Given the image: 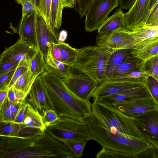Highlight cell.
<instances>
[{
	"label": "cell",
	"mask_w": 158,
	"mask_h": 158,
	"mask_svg": "<svg viewBox=\"0 0 158 158\" xmlns=\"http://www.w3.org/2000/svg\"><path fill=\"white\" fill-rule=\"evenodd\" d=\"M40 76L48 89L53 110L59 117L64 116L83 121L84 117L91 114L90 101L77 97L61 78L46 71Z\"/></svg>",
	"instance_id": "cell-1"
},
{
	"label": "cell",
	"mask_w": 158,
	"mask_h": 158,
	"mask_svg": "<svg viewBox=\"0 0 158 158\" xmlns=\"http://www.w3.org/2000/svg\"><path fill=\"white\" fill-rule=\"evenodd\" d=\"M91 109L92 114L99 123L111 133L147 140L158 145V141L143 133L132 118L126 115L113 106L94 100Z\"/></svg>",
	"instance_id": "cell-2"
},
{
	"label": "cell",
	"mask_w": 158,
	"mask_h": 158,
	"mask_svg": "<svg viewBox=\"0 0 158 158\" xmlns=\"http://www.w3.org/2000/svg\"><path fill=\"white\" fill-rule=\"evenodd\" d=\"M87 124L94 140L102 147V148L114 150L137 156L150 148L158 147L154 143L147 140L130 138L111 133L101 126L92 113L83 119Z\"/></svg>",
	"instance_id": "cell-3"
},
{
	"label": "cell",
	"mask_w": 158,
	"mask_h": 158,
	"mask_svg": "<svg viewBox=\"0 0 158 158\" xmlns=\"http://www.w3.org/2000/svg\"><path fill=\"white\" fill-rule=\"evenodd\" d=\"M118 50L97 46L83 47L79 49L76 62L72 69L86 75L98 85L106 78L109 58Z\"/></svg>",
	"instance_id": "cell-4"
},
{
	"label": "cell",
	"mask_w": 158,
	"mask_h": 158,
	"mask_svg": "<svg viewBox=\"0 0 158 158\" xmlns=\"http://www.w3.org/2000/svg\"><path fill=\"white\" fill-rule=\"evenodd\" d=\"M45 130L54 139L62 142L72 140H94L84 121L60 116L56 122L46 127Z\"/></svg>",
	"instance_id": "cell-5"
},
{
	"label": "cell",
	"mask_w": 158,
	"mask_h": 158,
	"mask_svg": "<svg viewBox=\"0 0 158 158\" xmlns=\"http://www.w3.org/2000/svg\"><path fill=\"white\" fill-rule=\"evenodd\" d=\"M152 42L142 41L133 35L131 31L123 28L118 29L107 35H98L96 38L97 46L115 49H134L138 50Z\"/></svg>",
	"instance_id": "cell-6"
},
{
	"label": "cell",
	"mask_w": 158,
	"mask_h": 158,
	"mask_svg": "<svg viewBox=\"0 0 158 158\" xmlns=\"http://www.w3.org/2000/svg\"><path fill=\"white\" fill-rule=\"evenodd\" d=\"M118 6V0H92L85 15L86 31L98 30L110 13Z\"/></svg>",
	"instance_id": "cell-7"
},
{
	"label": "cell",
	"mask_w": 158,
	"mask_h": 158,
	"mask_svg": "<svg viewBox=\"0 0 158 158\" xmlns=\"http://www.w3.org/2000/svg\"><path fill=\"white\" fill-rule=\"evenodd\" d=\"M79 73L72 72L68 77L61 79L67 88L77 97L83 100L89 101L98 85L86 75Z\"/></svg>",
	"instance_id": "cell-8"
},
{
	"label": "cell",
	"mask_w": 158,
	"mask_h": 158,
	"mask_svg": "<svg viewBox=\"0 0 158 158\" xmlns=\"http://www.w3.org/2000/svg\"><path fill=\"white\" fill-rule=\"evenodd\" d=\"M38 50L27 41L19 38L13 45L5 47L0 55V63L8 61L30 63Z\"/></svg>",
	"instance_id": "cell-9"
},
{
	"label": "cell",
	"mask_w": 158,
	"mask_h": 158,
	"mask_svg": "<svg viewBox=\"0 0 158 158\" xmlns=\"http://www.w3.org/2000/svg\"><path fill=\"white\" fill-rule=\"evenodd\" d=\"M112 105L131 118L149 112L158 111V103L152 96L120 102Z\"/></svg>",
	"instance_id": "cell-10"
},
{
	"label": "cell",
	"mask_w": 158,
	"mask_h": 158,
	"mask_svg": "<svg viewBox=\"0 0 158 158\" xmlns=\"http://www.w3.org/2000/svg\"><path fill=\"white\" fill-rule=\"evenodd\" d=\"M35 19L38 49L42 53L45 58L52 45L57 44L60 42L58 39V34L52 30L43 17L36 10Z\"/></svg>",
	"instance_id": "cell-11"
},
{
	"label": "cell",
	"mask_w": 158,
	"mask_h": 158,
	"mask_svg": "<svg viewBox=\"0 0 158 158\" xmlns=\"http://www.w3.org/2000/svg\"><path fill=\"white\" fill-rule=\"evenodd\" d=\"M28 95L27 102L40 114L47 110H53L48 89L40 75L35 79Z\"/></svg>",
	"instance_id": "cell-12"
},
{
	"label": "cell",
	"mask_w": 158,
	"mask_h": 158,
	"mask_svg": "<svg viewBox=\"0 0 158 158\" xmlns=\"http://www.w3.org/2000/svg\"><path fill=\"white\" fill-rule=\"evenodd\" d=\"M150 6V0H136L128 11L124 13V28L130 31L137 25L144 24Z\"/></svg>",
	"instance_id": "cell-13"
},
{
	"label": "cell",
	"mask_w": 158,
	"mask_h": 158,
	"mask_svg": "<svg viewBox=\"0 0 158 158\" xmlns=\"http://www.w3.org/2000/svg\"><path fill=\"white\" fill-rule=\"evenodd\" d=\"M145 85L128 81H113L106 78L98 85L91 95L94 100L114 95L132 88Z\"/></svg>",
	"instance_id": "cell-14"
},
{
	"label": "cell",
	"mask_w": 158,
	"mask_h": 158,
	"mask_svg": "<svg viewBox=\"0 0 158 158\" xmlns=\"http://www.w3.org/2000/svg\"><path fill=\"white\" fill-rule=\"evenodd\" d=\"M150 96H152L147 85H144L94 100L105 105H112L120 102Z\"/></svg>",
	"instance_id": "cell-15"
},
{
	"label": "cell",
	"mask_w": 158,
	"mask_h": 158,
	"mask_svg": "<svg viewBox=\"0 0 158 158\" xmlns=\"http://www.w3.org/2000/svg\"><path fill=\"white\" fill-rule=\"evenodd\" d=\"M132 118L143 133L158 141V111L149 112Z\"/></svg>",
	"instance_id": "cell-16"
},
{
	"label": "cell",
	"mask_w": 158,
	"mask_h": 158,
	"mask_svg": "<svg viewBox=\"0 0 158 158\" xmlns=\"http://www.w3.org/2000/svg\"><path fill=\"white\" fill-rule=\"evenodd\" d=\"M36 10L26 16L21 17L18 30L19 38L38 50L35 28Z\"/></svg>",
	"instance_id": "cell-17"
},
{
	"label": "cell",
	"mask_w": 158,
	"mask_h": 158,
	"mask_svg": "<svg viewBox=\"0 0 158 158\" xmlns=\"http://www.w3.org/2000/svg\"><path fill=\"white\" fill-rule=\"evenodd\" d=\"M44 59L46 71L62 79L68 77L72 72V67L54 58L51 53V47L48 50Z\"/></svg>",
	"instance_id": "cell-18"
},
{
	"label": "cell",
	"mask_w": 158,
	"mask_h": 158,
	"mask_svg": "<svg viewBox=\"0 0 158 158\" xmlns=\"http://www.w3.org/2000/svg\"><path fill=\"white\" fill-rule=\"evenodd\" d=\"M136 50L134 49H123L113 53L108 61L106 78L110 79L115 69L126 59L135 55Z\"/></svg>",
	"instance_id": "cell-19"
},
{
	"label": "cell",
	"mask_w": 158,
	"mask_h": 158,
	"mask_svg": "<svg viewBox=\"0 0 158 158\" xmlns=\"http://www.w3.org/2000/svg\"><path fill=\"white\" fill-rule=\"evenodd\" d=\"M34 133L32 128H25L22 123L0 121V137H16L20 133L23 136H29Z\"/></svg>",
	"instance_id": "cell-20"
},
{
	"label": "cell",
	"mask_w": 158,
	"mask_h": 158,
	"mask_svg": "<svg viewBox=\"0 0 158 158\" xmlns=\"http://www.w3.org/2000/svg\"><path fill=\"white\" fill-rule=\"evenodd\" d=\"M124 13L120 7L117 11L108 17L98 30V35L109 34L118 29L124 28Z\"/></svg>",
	"instance_id": "cell-21"
},
{
	"label": "cell",
	"mask_w": 158,
	"mask_h": 158,
	"mask_svg": "<svg viewBox=\"0 0 158 158\" xmlns=\"http://www.w3.org/2000/svg\"><path fill=\"white\" fill-rule=\"evenodd\" d=\"M22 124L25 128L38 129L42 131L46 128L43 122L42 115L28 102Z\"/></svg>",
	"instance_id": "cell-22"
},
{
	"label": "cell",
	"mask_w": 158,
	"mask_h": 158,
	"mask_svg": "<svg viewBox=\"0 0 158 158\" xmlns=\"http://www.w3.org/2000/svg\"><path fill=\"white\" fill-rule=\"evenodd\" d=\"M130 31L142 41H153L158 39V26L140 24L134 26Z\"/></svg>",
	"instance_id": "cell-23"
},
{
	"label": "cell",
	"mask_w": 158,
	"mask_h": 158,
	"mask_svg": "<svg viewBox=\"0 0 158 158\" xmlns=\"http://www.w3.org/2000/svg\"><path fill=\"white\" fill-rule=\"evenodd\" d=\"M145 61L135 56L130 57L121 63L114 71L110 79L126 75L137 68L143 65Z\"/></svg>",
	"instance_id": "cell-24"
},
{
	"label": "cell",
	"mask_w": 158,
	"mask_h": 158,
	"mask_svg": "<svg viewBox=\"0 0 158 158\" xmlns=\"http://www.w3.org/2000/svg\"><path fill=\"white\" fill-rule=\"evenodd\" d=\"M63 0H51L49 27L58 34L62 23Z\"/></svg>",
	"instance_id": "cell-25"
},
{
	"label": "cell",
	"mask_w": 158,
	"mask_h": 158,
	"mask_svg": "<svg viewBox=\"0 0 158 158\" xmlns=\"http://www.w3.org/2000/svg\"><path fill=\"white\" fill-rule=\"evenodd\" d=\"M145 64L126 75L110 79L113 81H128L146 85V80L148 75L145 70Z\"/></svg>",
	"instance_id": "cell-26"
},
{
	"label": "cell",
	"mask_w": 158,
	"mask_h": 158,
	"mask_svg": "<svg viewBox=\"0 0 158 158\" xmlns=\"http://www.w3.org/2000/svg\"><path fill=\"white\" fill-rule=\"evenodd\" d=\"M57 44L60 52V61L72 67L76 62L79 49L73 48L69 44L64 42H59Z\"/></svg>",
	"instance_id": "cell-27"
},
{
	"label": "cell",
	"mask_w": 158,
	"mask_h": 158,
	"mask_svg": "<svg viewBox=\"0 0 158 158\" xmlns=\"http://www.w3.org/2000/svg\"><path fill=\"white\" fill-rule=\"evenodd\" d=\"M36 77L28 69L18 79L12 87L21 90L28 95Z\"/></svg>",
	"instance_id": "cell-28"
},
{
	"label": "cell",
	"mask_w": 158,
	"mask_h": 158,
	"mask_svg": "<svg viewBox=\"0 0 158 158\" xmlns=\"http://www.w3.org/2000/svg\"><path fill=\"white\" fill-rule=\"evenodd\" d=\"M29 69L37 77L46 71L44 58L42 53L39 50L31 60Z\"/></svg>",
	"instance_id": "cell-29"
},
{
	"label": "cell",
	"mask_w": 158,
	"mask_h": 158,
	"mask_svg": "<svg viewBox=\"0 0 158 158\" xmlns=\"http://www.w3.org/2000/svg\"><path fill=\"white\" fill-rule=\"evenodd\" d=\"M158 55V40L145 45L136 50L135 56L146 61L152 57Z\"/></svg>",
	"instance_id": "cell-30"
},
{
	"label": "cell",
	"mask_w": 158,
	"mask_h": 158,
	"mask_svg": "<svg viewBox=\"0 0 158 158\" xmlns=\"http://www.w3.org/2000/svg\"><path fill=\"white\" fill-rule=\"evenodd\" d=\"M87 142L84 140H72L64 141L62 142L71 150L75 157H80L82 156Z\"/></svg>",
	"instance_id": "cell-31"
},
{
	"label": "cell",
	"mask_w": 158,
	"mask_h": 158,
	"mask_svg": "<svg viewBox=\"0 0 158 158\" xmlns=\"http://www.w3.org/2000/svg\"><path fill=\"white\" fill-rule=\"evenodd\" d=\"M97 158H137L132 154L102 148L97 154Z\"/></svg>",
	"instance_id": "cell-32"
},
{
	"label": "cell",
	"mask_w": 158,
	"mask_h": 158,
	"mask_svg": "<svg viewBox=\"0 0 158 158\" xmlns=\"http://www.w3.org/2000/svg\"><path fill=\"white\" fill-rule=\"evenodd\" d=\"M145 69L148 76H151L158 80V55L145 61Z\"/></svg>",
	"instance_id": "cell-33"
},
{
	"label": "cell",
	"mask_w": 158,
	"mask_h": 158,
	"mask_svg": "<svg viewBox=\"0 0 158 158\" xmlns=\"http://www.w3.org/2000/svg\"><path fill=\"white\" fill-rule=\"evenodd\" d=\"M27 96L21 90L13 87L8 89L7 98L9 101L15 103H21Z\"/></svg>",
	"instance_id": "cell-34"
},
{
	"label": "cell",
	"mask_w": 158,
	"mask_h": 158,
	"mask_svg": "<svg viewBox=\"0 0 158 158\" xmlns=\"http://www.w3.org/2000/svg\"><path fill=\"white\" fill-rule=\"evenodd\" d=\"M146 85L152 97L158 103V80L149 75L147 79Z\"/></svg>",
	"instance_id": "cell-35"
},
{
	"label": "cell",
	"mask_w": 158,
	"mask_h": 158,
	"mask_svg": "<svg viewBox=\"0 0 158 158\" xmlns=\"http://www.w3.org/2000/svg\"><path fill=\"white\" fill-rule=\"evenodd\" d=\"M29 63L24 61H20L16 69L8 89L13 86L18 79L29 69Z\"/></svg>",
	"instance_id": "cell-36"
},
{
	"label": "cell",
	"mask_w": 158,
	"mask_h": 158,
	"mask_svg": "<svg viewBox=\"0 0 158 158\" xmlns=\"http://www.w3.org/2000/svg\"><path fill=\"white\" fill-rule=\"evenodd\" d=\"M43 122L46 127L57 121L59 118L53 110H48L43 112Z\"/></svg>",
	"instance_id": "cell-37"
},
{
	"label": "cell",
	"mask_w": 158,
	"mask_h": 158,
	"mask_svg": "<svg viewBox=\"0 0 158 158\" xmlns=\"http://www.w3.org/2000/svg\"><path fill=\"white\" fill-rule=\"evenodd\" d=\"M0 121L12 122L9 101L7 97L0 110Z\"/></svg>",
	"instance_id": "cell-38"
},
{
	"label": "cell",
	"mask_w": 158,
	"mask_h": 158,
	"mask_svg": "<svg viewBox=\"0 0 158 158\" xmlns=\"http://www.w3.org/2000/svg\"><path fill=\"white\" fill-rule=\"evenodd\" d=\"M158 3L149 13L144 24L149 26H158Z\"/></svg>",
	"instance_id": "cell-39"
},
{
	"label": "cell",
	"mask_w": 158,
	"mask_h": 158,
	"mask_svg": "<svg viewBox=\"0 0 158 158\" xmlns=\"http://www.w3.org/2000/svg\"><path fill=\"white\" fill-rule=\"evenodd\" d=\"M51 0H41V15L49 26Z\"/></svg>",
	"instance_id": "cell-40"
},
{
	"label": "cell",
	"mask_w": 158,
	"mask_h": 158,
	"mask_svg": "<svg viewBox=\"0 0 158 158\" xmlns=\"http://www.w3.org/2000/svg\"><path fill=\"white\" fill-rule=\"evenodd\" d=\"M16 69L12 70L0 77V90L8 89Z\"/></svg>",
	"instance_id": "cell-41"
},
{
	"label": "cell",
	"mask_w": 158,
	"mask_h": 158,
	"mask_svg": "<svg viewBox=\"0 0 158 158\" xmlns=\"http://www.w3.org/2000/svg\"><path fill=\"white\" fill-rule=\"evenodd\" d=\"M92 0H77L76 9L80 17L84 16Z\"/></svg>",
	"instance_id": "cell-42"
},
{
	"label": "cell",
	"mask_w": 158,
	"mask_h": 158,
	"mask_svg": "<svg viewBox=\"0 0 158 158\" xmlns=\"http://www.w3.org/2000/svg\"><path fill=\"white\" fill-rule=\"evenodd\" d=\"M19 62L8 61L0 63V77L12 70L16 69Z\"/></svg>",
	"instance_id": "cell-43"
},
{
	"label": "cell",
	"mask_w": 158,
	"mask_h": 158,
	"mask_svg": "<svg viewBox=\"0 0 158 158\" xmlns=\"http://www.w3.org/2000/svg\"><path fill=\"white\" fill-rule=\"evenodd\" d=\"M27 103L26 101V99L21 103L15 119L13 122L22 123L26 113Z\"/></svg>",
	"instance_id": "cell-44"
},
{
	"label": "cell",
	"mask_w": 158,
	"mask_h": 158,
	"mask_svg": "<svg viewBox=\"0 0 158 158\" xmlns=\"http://www.w3.org/2000/svg\"><path fill=\"white\" fill-rule=\"evenodd\" d=\"M21 5L22 7L21 17H24L28 15L31 12L36 10L35 6L30 0H27Z\"/></svg>",
	"instance_id": "cell-45"
},
{
	"label": "cell",
	"mask_w": 158,
	"mask_h": 158,
	"mask_svg": "<svg viewBox=\"0 0 158 158\" xmlns=\"http://www.w3.org/2000/svg\"><path fill=\"white\" fill-rule=\"evenodd\" d=\"M158 147H153L148 149L138 155L139 158H158Z\"/></svg>",
	"instance_id": "cell-46"
},
{
	"label": "cell",
	"mask_w": 158,
	"mask_h": 158,
	"mask_svg": "<svg viewBox=\"0 0 158 158\" xmlns=\"http://www.w3.org/2000/svg\"><path fill=\"white\" fill-rule=\"evenodd\" d=\"M21 103H15L9 101L10 108L12 121L15 120Z\"/></svg>",
	"instance_id": "cell-47"
},
{
	"label": "cell",
	"mask_w": 158,
	"mask_h": 158,
	"mask_svg": "<svg viewBox=\"0 0 158 158\" xmlns=\"http://www.w3.org/2000/svg\"><path fill=\"white\" fill-rule=\"evenodd\" d=\"M136 0H118L119 5L122 9H130Z\"/></svg>",
	"instance_id": "cell-48"
},
{
	"label": "cell",
	"mask_w": 158,
	"mask_h": 158,
	"mask_svg": "<svg viewBox=\"0 0 158 158\" xmlns=\"http://www.w3.org/2000/svg\"><path fill=\"white\" fill-rule=\"evenodd\" d=\"M51 51L52 56L56 60L61 61V55L60 49L57 44H52Z\"/></svg>",
	"instance_id": "cell-49"
},
{
	"label": "cell",
	"mask_w": 158,
	"mask_h": 158,
	"mask_svg": "<svg viewBox=\"0 0 158 158\" xmlns=\"http://www.w3.org/2000/svg\"><path fill=\"white\" fill-rule=\"evenodd\" d=\"M8 90V89L0 90V110L7 97Z\"/></svg>",
	"instance_id": "cell-50"
},
{
	"label": "cell",
	"mask_w": 158,
	"mask_h": 158,
	"mask_svg": "<svg viewBox=\"0 0 158 158\" xmlns=\"http://www.w3.org/2000/svg\"><path fill=\"white\" fill-rule=\"evenodd\" d=\"M77 0H63V8H73Z\"/></svg>",
	"instance_id": "cell-51"
},
{
	"label": "cell",
	"mask_w": 158,
	"mask_h": 158,
	"mask_svg": "<svg viewBox=\"0 0 158 158\" xmlns=\"http://www.w3.org/2000/svg\"><path fill=\"white\" fill-rule=\"evenodd\" d=\"M68 36L67 32L65 30L60 31L58 37V39L60 42H64Z\"/></svg>",
	"instance_id": "cell-52"
},
{
	"label": "cell",
	"mask_w": 158,
	"mask_h": 158,
	"mask_svg": "<svg viewBox=\"0 0 158 158\" xmlns=\"http://www.w3.org/2000/svg\"><path fill=\"white\" fill-rule=\"evenodd\" d=\"M30 1L35 6L36 10L40 14L41 0H30Z\"/></svg>",
	"instance_id": "cell-53"
},
{
	"label": "cell",
	"mask_w": 158,
	"mask_h": 158,
	"mask_svg": "<svg viewBox=\"0 0 158 158\" xmlns=\"http://www.w3.org/2000/svg\"><path fill=\"white\" fill-rule=\"evenodd\" d=\"M16 2L18 4H21L22 3L27 0H15Z\"/></svg>",
	"instance_id": "cell-54"
}]
</instances>
